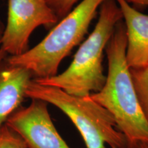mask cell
<instances>
[{
	"label": "cell",
	"instance_id": "obj_7",
	"mask_svg": "<svg viewBox=\"0 0 148 148\" xmlns=\"http://www.w3.org/2000/svg\"><path fill=\"white\" fill-rule=\"evenodd\" d=\"M125 20L127 46L125 58L130 69L148 66V15L141 13L125 0H115Z\"/></svg>",
	"mask_w": 148,
	"mask_h": 148
},
{
	"label": "cell",
	"instance_id": "obj_4",
	"mask_svg": "<svg viewBox=\"0 0 148 148\" xmlns=\"http://www.w3.org/2000/svg\"><path fill=\"white\" fill-rule=\"evenodd\" d=\"M26 97L51 103L69 117L80 133L86 148H125L127 140L117 129L108 110L89 96L79 97L60 88L45 86L34 79L26 90Z\"/></svg>",
	"mask_w": 148,
	"mask_h": 148
},
{
	"label": "cell",
	"instance_id": "obj_3",
	"mask_svg": "<svg viewBox=\"0 0 148 148\" xmlns=\"http://www.w3.org/2000/svg\"><path fill=\"white\" fill-rule=\"evenodd\" d=\"M105 0H82L61 18L45 38L23 54L5 59L12 66L30 71L33 79L57 75L59 65L82 41L91 21Z\"/></svg>",
	"mask_w": 148,
	"mask_h": 148
},
{
	"label": "cell",
	"instance_id": "obj_9",
	"mask_svg": "<svg viewBox=\"0 0 148 148\" xmlns=\"http://www.w3.org/2000/svg\"><path fill=\"white\" fill-rule=\"evenodd\" d=\"M130 70L140 106L148 123V66Z\"/></svg>",
	"mask_w": 148,
	"mask_h": 148
},
{
	"label": "cell",
	"instance_id": "obj_2",
	"mask_svg": "<svg viewBox=\"0 0 148 148\" xmlns=\"http://www.w3.org/2000/svg\"><path fill=\"white\" fill-rule=\"evenodd\" d=\"M122 18L121 11L115 0H105L100 6L95 28L79 46L69 67L60 74L33 79L34 81L79 97L99 91L106 80L102 66L103 51L114 27Z\"/></svg>",
	"mask_w": 148,
	"mask_h": 148
},
{
	"label": "cell",
	"instance_id": "obj_8",
	"mask_svg": "<svg viewBox=\"0 0 148 148\" xmlns=\"http://www.w3.org/2000/svg\"><path fill=\"white\" fill-rule=\"evenodd\" d=\"M32 79V73L25 68L10 65L5 60L0 63V129L21 107Z\"/></svg>",
	"mask_w": 148,
	"mask_h": 148
},
{
	"label": "cell",
	"instance_id": "obj_10",
	"mask_svg": "<svg viewBox=\"0 0 148 148\" xmlns=\"http://www.w3.org/2000/svg\"><path fill=\"white\" fill-rule=\"evenodd\" d=\"M0 148H27L14 131L4 124L0 129Z\"/></svg>",
	"mask_w": 148,
	"mask_h": 148
},
{
	"label": "cell",
	"instance_id": "obj_6",
	"mask_svg": "<svg viewBox=\"0 0 148 148\" xmlns=\"http://www.w3.org/2000/svg\"><path fill=\"white\" fill-rule=\"evenodd\" d=\"M48 103L32 99L30 104L20 107L5 124L23 140L27 148H70L56 128Z\"/></svg>",
	"mask_w": 148,
	"mask_h": 148
},
{
	"label": "cell",
	"instance_id": "obj_14",
	"mask_svg": "<svg viewBox=\"0 0 148 148\" xmlns=\"http://www.w3.org/2000/svg\"><path fill=\"white\" fill-rule=\"evenodd\" d=\"M125 148H148V144L141 143L127 144V147Z\"/></svg>",
	"mask_w": 148,
	"mask_h": 148
},
{
	"label": "cell",
	"instance_id": "obj_13",
	"mask_svg": "<svg viewBox=\"0 0 148 148\" xmlns=\"http://www.w3.org/2000/svg\"><path fill=\"white\" fill-rule=\"evenodd\" d=\"M127 3L137 5H148V0H125Z\"/></svg>",
	"mask_w": 148,
	"mask_h": 148
},
{
	"label": "cell",
	"instance_id": "obj_1",
	"mask_svg": "<svg viewBox=\"0 0 148 148\" xmlns=\"http://www.w3.org/2000/svg\"><path fill=\"white\" fill-rule=\"evenodd\" d=\"M126 46L125 25L120 21L105 49L108 63L106 82L89 97L110 112L127 144H148V123L127 64Z\"/></svg>",
	"mask_w": 148,
	"mask_h": 148
},
{
	"label": "cell",
	"instance_id": "obj_12",
	"mask_svg": "<svg viewBox=\"0 0 148 148\" xmlns=\"http://www.w3.org/2000/svg\"><path fill=\"white\" fill-rule=\"evenodd\" d=\"M4 27H5L4 24H3L2 21H1V19L0 18V63L2 62L3 61L7 58V55H8L3 50L2 48L1 47V38H2L3 33V31H4Z\"/></svg>",
	"mask_w": 148,
	"mask_h": 148
},
{
	"label": "cell",
	"instance_id": "obj_11",
	"mask_svg": "<svg viewBox=\"0 0 148 148\" xmlns=\"http://www.w3.org/2000/svg\"><path fill=\"white\" fill-rule=\"evenodd\" d=\"M59 20L65 16L73 9L78 0H45Z\"/></svg>",
	"mask_w": 148,
	"mask_h": 148
},
{
	"label": "cell",
	"instance_id": "obj_5",
	"mask_svg": "<svg viewBox=\"0 0 148 148\" xmlns=\"http://www.w3.org/2000/svg\"><path fill=\"white\" fill-rule=\"evenodd\" d=\"M58 18L45 0H8V20L1 47L10 56L29 49V39L36 27L52 28Z\"/></svg>",
	"mask_w": 148,
	"mask_h": 148
}]
</instances>
